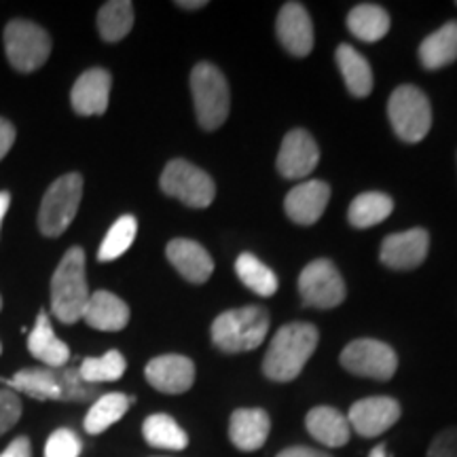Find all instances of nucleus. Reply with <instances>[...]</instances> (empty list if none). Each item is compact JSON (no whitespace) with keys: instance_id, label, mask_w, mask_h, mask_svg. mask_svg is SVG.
<instances>
[{"instance_id":"nucleus-1","label":"nucleus","mask_w":457,"mask_h":457,"mask_svg":"<svg viewBox=\"0 0 457 457\" xmlns=\"http://www.w3.org/2000/svg\"><path fill=\"white\" fill-rule=\"evenodd\" d=\"M320 341L318 328L310 322L286 324L276 333L270 350L262 358V373L267 379L286 384L293 381L305 369L307 360L313 356Z\"/></svg>"},{"instance_id":"nucleus-2","label":"nucleus","mask_w":457,"mask_h":457,"mask_svg":"<svg viewBox=\"0 0 457 457\" xmlns=\"http://www.w3.org/2000/svg\"><path fill=\"white\" fill-rule=\"evenodd\" d=\"M89 301V286L85 278V250L72 245L62 256L51 278V312L64 324H74L83 318Z\"/></svg>"},{"instance_id":"nucleus-3","label":"nucleus","mask_w":457,"mask_h":457,"mask_svg":"<svg viewBox=\"0 0 457 457\" xmlns=\"http://www.w3.org/2000/svg\"><path fill=\"white\" fill-rule=\"evenodd\" d=\"M9 390L24 392L37 400H74L83 403L96 396V387L85 384L79 369H24L11 379H0Z\"/></svg>"},{"instance_id":"nucleus-4","label":"nucleus","mask_w":457,"mask_h":457,"mask_svg":"<svg viewBox=\"0 0 457 457\" xmlns=\"http://www.w3.org/2000/svg\"><path fill=\"white\" fill-rule=\"evenodd\" d=\"M270 330V313L259 305L222 312L212 322V343L225 353L253 352L262 345Z\"/></svg>"},{"instance_id":"nucleus-5","label":"nucleus","mask_w":457,"mask_h":457,"mask_svg":"<svg viewBox=\"0 0 457 457\" xmlns=\"http://www.w3.org/2000/svg\"><path fill=\"white\" fill-rule=\"evenodd\" d=\"M191 94L202 129H219L227 121L231 108V94L225 74L210 62H199L191 72Z\"/></svg>"},{"instance_id":"nucleus-6","label":"nucleus","mask_w":457,"mask_h":457,"mask_svg":"<svg viewBox=\"0 0 457 457\" xmlns=\"http://www.w3.org/2000/svg\"><path fill=\"white\" fill-rule=\"evenodd\" d=\"M387 117L400 140L415 145L432 128V106L428 96L415 85H400L387 102Z\"/></svg>"},{"instance_id":"nucleus-7","label":"nucleus","mask_w":457,"mask_h":457,"mask_svg":"<svg viewBox=\"0 0 457 457\" xmlns=\"http://www.w3.org/2000/svg\"><path fill=\"white\" fill-rule=\"evenodd\" d=\"M81 174L72 171V174L60 176L45 193L41 212H38V228H41L43 236L60 237L72 225L79 205H81Z\"/></svg>"},{"instance_id":"nucleus-8","label":"nucleus","mask_w":457,"mask_h":457,"mask_svg":"<svg viewBox=\"0 0 457 457\" xmlns=\"http://www.w3.org/2000/svg\"><path fill=\"white\" fill-rule=\"evenodd\" d=\"M162 191L168 197H176L188 208H208L214 202L216 185L212 176L185 159H171L165 165L162 180Z\"/></svg>"},{"instance_id":"nucleus-9","label":"nucleus","mask_w":457,"mask_h":457,"mask_svg":"<svg viewBox=\"0 0 457 457\" xmlns=\"http://www.w3.org/2000/svg\"><path fill=\"white\" fill-rule=\"evenodd\" d=\"M4 51L17 72L38 71L51 54V37L28 20H13L4 28Z\"/></svg>"},{"instance_id":"nucleus-10","label":"nucleus","mask_w":457,"mask_h":457,"mask_svg":"<svg viewBox=\"0 0 457 457\" xmlns=\"http://www.w3.org/2000/svg\"><path fill=\"white\" fill-rule=\"evenodd\" d=\"M341 367L352 375L387 381L398 369V356L390 345L377 339H356L341 352Z\"/></svg>"},{"instance_id":"nucleus-11","label":"nucleus","mask_w":457,"mask_h":457,"mask_svg":"<svg viewBox=\"0 0 457 457\" xmlns=\"http://www.w3.org/2000/svg\"><path fill=\"white\" fill-rule=\"evenodd\" d=\"M299 293L305 305L330 310L345 301V282L333 262L318 259L301 271Z\"/></svg>"},{"instance_id":"nucleus-12","label":"nucleus","mask_w":457,"mask_h":457,"mask_svg":"<svg viewBox=\"0 0 457 457\" xmlns=\"http://www.w3.org/2000/svg\"><path fill=\"white\" fill-rule=\"evenodd\" d=\"M400 420V404L390 396H370L352 404L347 421L352 432L364 438H375Z\"/></svg>"},{"instance_id":"nucleus-13","label":"nucleus","mask_w":457,"mask_h":457,"mask_svg":"<svg viewBox=\"0 0 457 457\" xmlns=\"http://www.w3.org/2000/svg\"><path fill=\"white\" fill-rule=\"evenodd\" d=\"M430 250V236L426 228H411L404 233H392L381 244V262L390 270L409 271L426 261Z\"/></svg>"},{"instance_id":"nucleus-14","label":"nucleus","mask_w":457,"mask_h":457,"mask_svg":"<svg viewBox=\"0 0 457 457\" xmlns=\"http://www.w3.org/2000/svg\"><path fill=\"white\" fill-rule=\"evenodd\" d=\"M145 377L157 392L185 394L195 384V364L180 353H163L146 364Z\"/></svg>"},{"instance_id":"nucleus-15","label":"nucleus","mask_w":457,"mask_h":457,"mask_svg":"<svg viewBox=\"0 0 457 457\" xmlns=\"http://www.w3.org/2000/svg\"><path fill=\"white\" fill-rule=\"evenodd\" d=\"M320 162V148L313 136L305 129H293L284 136L278 155V171L284 179H305Z\"/></svg>"},{"instance_id":"nucleus-16","label":"nucleus","mask_w":457,"mask_h":457,"mask_svg":"<svg viewBox=\"0 0 457 457\" xmlns=\"http://www.w3.org/2000/svg\"><path fill=\"white\" fill-rule=\"evenodd\" d=\"M276 32L284 49L295 57H305L313 49L312 17L301 3H286L278 13Z\"/></svg>"},{"instance_id":"nucleus-17","label":"nucleus","mask_w":457,"mask_h":457,"mask_svg":"<svg viewBox=\"0 0 457 457\" xmlns=\"http://www.w3.org/2000/svg\"><path fill=\"white\" fill-rule=\"evenodd\" d=\"M330 199V187L322 180H307L296 185L293 191L286 195L284 208L288 219L296 225L310 227L322 219Z\"/></svg>"},{"instance_id":"nucleus-18","label":"nucleus","mask_w":457,"mask_h":457,"mask_svg":"<svg viewBox=\"0 0 457 457\" xmlns=\"http://www.w3.org/2000/svg\"><path fill=\"white\" fill-rule=\"evenodd\" d=\"M111 72L104 68H89L74 83L71 102L74 112L81 117H91V114H104L111 100Z\"/></svg>"},{"instance_id":"nucleus-19","label":"nucleus","mask_w":457,"mask_h":457,"mask_svg":"<svg viewBox=\"0 0 457 457\" xmlns=\"http://www.w3.org/2000/svg\"><path fill=\"white\" fill-rule=\"evenodd\" d=\"M165 254H168V261L174 265V270L191 284L208 282L214 273L212 256L202 244L193 242V239H171L165 248Z\"/></svg>"},{"instance_id":"nucleus-20","label":"nucleus","mask_w":457,"mask_h":457,"mask_svg":"<svg viewBox=\"0 0 457 457\" xmlns=\"http://www.w3.org/2000/svg\"><path fill=\"white\" fill-rule=\"evenodd\" d=\"M271 430V420L262 409H237L228 421V438L239 451L261 449L267 443Z\"/></svg>"},{"instance_id":"nucleus-21","label":"nucleus","mask_w":457,"mask_h":457,"mask_svg":"<svg viewBox=\"0 0 457 457\" xmlns=\"http://www.w3.org/2000/svg\"><path fill=\"white\" fill-rule=\"evenodd\" d=\"M83 320L96 330H123L129 322V307L117 295L108 293V290H98V293L89 295L87 305H85Z\"/></svg>"},{"instance_id":"nucleus-22","label":"nucleus","mask_w":457,"mask_h":457,"mask_svg":"<svg viewBox=\"0 0 457 457\" xmlns=\"http://www.w3.org/2000/svg\"><path fill=\"white\" fill-rule=\"evenodd\" d=\"M28 352L32 353L38 362L47 364L49 369H62L66 367L68 360H71V350L62 339H57L51 327V320L47 312H38L37 324L28 335Z\"/></svg>"},{"instance_id":"nucleus-23","label":"nucleus","mask_w":457,"mask_h":457,"mask_svg":"<svg viewBox=\"0 0 457 457\" xmlns=\"http://www.w3.org/2000/svg\"><path fill=\"white\" fill-rule=\"evenodd\" d=\"M305 426L307 432L324 447L335 449L350 443V421H347V415H343L335 407H313L305 417Z\"/></svg>"},{"instance_id":"nucleus-24","label":"nucleus","mask_w":457,"mask_h":457,"mask_svg":"<svg viewBox=\"0 0 457 457\" xmlns=\"http://www.w3.org/2000/svg\"><path fill=\"white\" fill-rule=\"evenodd\" d=\"M420 60L428 71L453 64L457 60V21H447L424 38V43L420 45Z\"/></svg>"},{"instance_id":"nucleus-25","label":"nucleus","mask_w":457,"mask_h":457,"mask_svg":"<svg viewBox=\"0 0 457 457\" xmlns=\"http://www.w3.org/2000/svg\"><path fill=\"white\" fill-rule=\"evenodd\" d=\"M335 57L350 94L356 96V98H367L370 89H373V71H370L364 55H360L352 45H339Z\"/></svg>"},{"instance_id":"nucleus-26","label":"nucleus","mask_w":457,"mask_h":457,"mask_svg":"<svg viewBox=\"0 0 457 457\" xmlns=\"http://www.w3.org/2000/svg\"><path fill=\"white\" fill-rule=\"evenodd\" d=\"M347 28L364 43H377L390 32V15L384 7L373 3L356 4L347 15Z\"/></svg>"},{"instance_id":"nucleus-27","label":"nucleus","mask_w":457,"mask_h":457,"mask_svg":"<svg viewBox=\"0 0 457 457\" xmlns=\"http://www.w3.org/2000/svg\"><path fill=\"white\" fill-rule=\"evenodd\" d=\"M134 403V398L125 396V394H104L91 404V409L85 415V432L87 434H102L104 430H108L112 424H117L121 417L128 413V409Z\"/></svg>"},{"instance_id":"nucleus-28","label":"nucleus","mask_w":457,"mask_h":457,"mask_svg":"<svg viewBox=\"0 0 457 457\" xmlns=\"http://www.w3.org/2000/svg\"><path fill=\"white\" fill-rule=\"evenodd\" d=\"M394 212V202L392 197H387L386 193L379 191H369L358 195L350 204L347 210V220L352 227L356 228H369L384 222L387 216Z\"/></svg>"},{"instance_id":"nucleus-29","label":"nucleus","mask_w":457,"mask_h":457,"mask_svg":"<svg viewBox=\"0 0 457 457\" xmlns=\"http://www.w3.org/2000/svg\"><path fill=\"white\" fill-rule=\"evenodd\" d=\"M142 434L151 447L168 449V451H182L187 449L188 436L187 432L179 426L174 417L165 413L148 415L142 424Z\"/></svg>"},{"instance_id":"nucleus-30","label":"nucleus","mask_w":457,"mask_h":457,"mask_svg":"<svg viewBox=\"0 0 457 457\" xmlns=\"http://www.w3.org/2000/svg\"><path fill=\"white\" fill-rule=\"evenodd\" d=\"M134 26V4L129 0H111L98 11V32L106 43L125 38Z\"/></svg>"},{"instance_id":"nucleus-31","label":"nucleus","mask_w":457,"mask_h":457,"mask_svg":"<svg viewBox=\"0 0 457 457\" xmlns=\"http://www.w3.org/2000/svg\"><path fill=\"white\" fill-rule=\"evenodd\" d=\"M236 271L237 278L242 279V284L248 286L253 293L261 296H273L278 293V276L265 265V262L256 259L254 254H239L236 261Z\"/></svg>"},{"instance_id":"nucleus-32","label":"nucleus","mask_w":457,"mask_h":457,"mask_svg":"<svg viewBox=\"0 0 457 457\" xmlns=\"http://www.w3.org/2000/svg\"><path fill=\"white\" fill-rule=\"evenodd\" d=\"M128 362H125L123 353L117 350L106 352L100 358H85L79 367V375L85 384H104V381H117L121 379Z\"/></svg>"},{"instance_id":"nucleus-33","label":"nucleus","mask_w":457,"mask_h":457,"mask_svg":"<svg viewBox=\"0 0 457 457\" xmlns=\"http://www.w3.org/2000/svg\"><path fill=\"white\" fill-rule=\"evenodd\" d=\"M136 233H138V220H136L131 214L121 216V219L108 228L104 242H102L98 250V261L111 262L128 253L129 245L134 244Z\"/></svg>"},{"instance_id":"nucleus-34","label":"nucleus","mask_w":457,"mask_h":457,"mask_svg":"<svg viewBox=\"0 0 457 457\" xmlns=\"http://www.w3.org/2000/svg\"><path fill=\"white\" fill-rule=\"evenodd\" d=\"M83 451L81 438L68 428H60L47 438L45 445V457H79Z\"/></svg>"},{"instance_id":"nucleus-35","label":"nucleus","mask_w":457,"mask_h":457,"mask_svg":"<svg viewBox=\"0 0 457 457\" xmlns=\"http://www.w3.org/2000/svg\"><path fill=\"white\" fill-rule=\"evenodd\" d=\"M21 417V400L13 390H0V436L9 432Z\"/></svg>"},{"instance_id":"nucleus-36","label":"nucleus","mask_w":457,"mask_h":457,"mask_svg":"<svg viewBox=\"0 0 457 457\" xmlns=\"http://www.w3.org/2000/svg\"><path fill=\"white\" fill-rule=\"evenodd\" d=\"M428 457H457V428L438 434L428 449Z\"/></svg>"},{"instance_id":"nucleus-37","label":"nucleus","mask_w":457,"mask_h":457,"mask_svg":"<svg viewBox=\"0 0 457 457\" xmlns=\"http://www.w3.org/2000/svg\"><path fill=\"white\" fill-rule=\"evenodd\" d=\"M13 142H15V128L7 121V119L0 117V162H3L4 155L11 151Z\"/></svg>"},{"instance_id":"nucleus-38","label":"nucleus","mask_w":457,"mask_h":457,"mask_svg":"<svg viewBox=\"0 0 457 457\" xmlns=\"http://www.w3.org/2000/svg\"><path fill=\"white\" fill-rule=\"evenodd\" d=\"M0 457H32L30 438H28V436L15 438V441L11 443L9 447L3 451V453H0Z\"/></svg>"},{"instance_id":"nucleus-39","label":"nucleus","mask_w":457,"mask_h":457,"mask_svg":"<svg viewBox=\"0 0 457 457\" xmlns=\"http://www.w3.org/2000/svg\"><path fill=\"white\" fill-rule=\"evenodd\" d=\"M278 457H330V455L324 453V451L310 449V447H288L284 449Z\"/></svg>"},{"instance_id":"nucleus-40","label":"nucleus","mask_w":457,"mask_h":457,"mask_svg":"<svg viewBox=\"0 0 457 457\" xmlns=\"http://www.w3.org/2000/svg\"><path fill=\"white\" fill-rule=\"evenodd\" d=\"M9 205H11V195L7 191H3L0 193V228H3V220H4V214H7Z\"/></svg>"},{"instance_id":"nucleus-41","label":"nucleus","mask_w":457,"mask_h":457,"mask_svg":"<svg viewBox=\"0 0 457 457\" xmlns=\"http://www.w3.org/2000/svg\"><path fill=\"white\" fill-rule=\"evenodd\" d=\"M179 4L180 9H187V11H195V9H202V7H205V0H179Z\"/></svg>"},{"instance_id":"nucleus-42","label":"nucleus","mask_w":457,"mask_h":457,"mask_svg":"<svg viewBox=\"0 0 457 457\" xmlns=\"http://www.w3.org/2000/svg\"><path fill=\"white\" fill-rule=\"evenodd\" d=\"M369 457H390V455H387L386 445H377V447H375L373 451H370Z\"/></svg>"},{"instance_id":"nucleus-43","label":"nucleus","mask_w":457,"mask_h":457,"mask_svg":"<svg viewBox=\"0 0 457 457\" xmlns=\"http://www.w3.org/2000/svg\"><path fill=\"white\" fill-rule=\"evenodd\" d=\"M0 310H3V299H0Z\"/></svg>"},{"instance_id":"nucleus-44","label":"nucleus","mask_w":457,"mask_h":457,"mask_svg":"<svg viewBox=\"0 0 457 457\" xmlns=\"http://www.w3.org/2000/svg\"><path fill=\"white\" fill-rule=\"evenodd\" d=\"M0 352H3V345H0Z\"/></svg>"}]
</instances>
